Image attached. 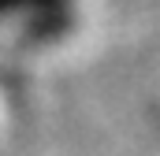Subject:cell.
Returning <instances> with one entry per match:
<instances>
[{"label":"cell","instance_id":"6da1fadb","mask_svg":"<svg viewBox=\"0 0 160 156\" xmlns=\"http://www.w3.org/2000/svg\"><path fill=\"white\" fill-rule=\"evenodd\" d=\"M71 22V0H0V37L11 48L56 45Z\"/></svg>","mask_w":160,"mask_h":156}]
</instances>
